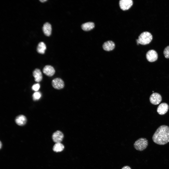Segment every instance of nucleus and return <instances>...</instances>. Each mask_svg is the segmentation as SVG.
<instances>
[{
    "instance_id": "16",
    "label": "nucleus",
    "mask_w": 169,
    "mask_h": 169,
    "mask_svg": "<svg viewBox=\"0 0 169 169\" xmlns=\"http://www.w3.org/2000/svg\"><path fill=\"white\" fill-rule=\"evenodd\" d=\"M46 49V46L45 44L43 42H39L37 48V51L39 53L43 54L45 53Z\"/></svg>"
},
{
    "instance_id": "18",
    "label": "nucleus",
    "mask_w": 169,
    "mask_h": 169,
    "mask_svg": "<svg viewBox=\"0 0 169 169\" xmlns=\"http://www.w3.org/2000/svg\"><path fill=\"white\" fill-rule=\"evenodd\" d=\"M41 96V93L39 92H34L33 95L32 97L33 99L34 100H39Z\"/></svg>"
},
{
    "instance_id": "1",
    "label": "nucleus",
    "mask_w": 169,
    "mask_h": 169,
    "mask_svg": "<svg viewBox=\"0 0 169 169\" xmlns=\"http://www.w3.org/2000/svg\"><path fill=\"white\" fill-rule=\"evenodd\" d=\"M155 143L159 145H165L169 142V127L163 125L157 129L152 137Z\"/></svg>"
},
{
    "instance_id": "9",
    "label": "nucleus",
    "mask_w": 169,
    "mask_h": 169,
    "mask_svg": "<svg viewBox=\"0 0 169 169\" xmlns=\"http://www.w3.org/2000/svg\"><path fill=\"white\" fill-rule=\"evenodd\" d=\"M169 106L168 104L165 103L160 104L158 107L157 111L160 115H163L165 114L168 111Z\"/></svg>"
},
{
    "instance_id": "19",
    "label": "nucleus",
    "mask_w": 169,
    "mask_h": 169,
    "mask_svg": "<svg viewBox=\"0 0 169 169\" xmlns=\"http://www.w3.org/2000/svg\"><path fill=\"white\" fill-rule=\"evenodd\" d=\"M163 54L166 58H169V46L166 47L164 49Z\"/></svg>"
},
{
    "instance_id": "17",
    "label": "nucleus",
    "mask_w": 169,
    "mask_h": 169,
    "mask_svg": "<svg viewBox=\"0 0 169 169\" xmlns=\"http://www.w3.org/2000/svg\"><path fill=\"white\" fill-rule=\"evenodd\" d=\"M64 148V146L61 143H57L54 146L53 150L54 152H58L62 151Z\"/></svg>"
},
{
    "instance_id": "6",
    "label": "nucleus",
    "mask_w": 169,
    "mask_h": 169,
    "mask_svg": "<svg viewBox=\"0 0 169 169\" xmlns=\"http://www.w3.org/2000/svg\"><path fill=\"white\" fill-rule=\"evenodd\" d=\"M53 87L57 89H61L64 86V83L63 81L59 78H56L54 79L52 81Z\"/></svg>"
},
{
    "instance_id": "21",
    "label": "nucleus",
    "mask_w": 169,
    "mask_h": 169,
    "mask_svg": "<svg viewBox=\"0 0 169 169\" xmlns=\"http://www.w3.org/2000/svg\"><path fill=\"white\" fill-rule=\"evenodd\" d=\"M121 169H131V168L129 166L126 165L123 167Z\"/></svg>"
},
{
    "instance_id": "3",
    "label": "nucleus",
    "mask_w": 169,
    "mask_h": 169,
    "mask_svg": "<svg viewBox=\"0 0 169 169\" xmlns=\"http://www.w3.org/2000/svg\"><path fill=\"white\" fill-rule=\"evenodd\" d=\"M148 145L147 139L145 138H142L136 140L134 144V148L136 150L141 151L145 149Z\"/></svg>"
},
{
    "instance_id": "2",
    "label": "nucleus",
    "mask_w": 169,
    "mask_h": 169,
    "mask_svg": "<svg viewBox=\"0 0 169 169\" xmlns=\"http://www.w3.org/2000/svg\"><path fill=\"white\" fill-rule=\"evenodd\" d=\"M153 36L148 31H145L141 33L137 39V44L146 45L149 43L152 40Z\"/></svg>"
},
{
    "instance_id": "10",
    "label": "nucleus",
    "mask_w": 169,
    "mask_h": 169,
    "mask_svg": "<svg viewBox=\"0 0 169 169\" xmlns=\"http://www.w3.org/2000/svg\"><path fill=\"white\" fill-rule=\"evenodd\" d=\"M42 71L46 75L49 77L53 76L55 72V70L54 67L50 65H46L43 68Z\"/></svg>"
},
{
    "instance_id": "5",
    "label": "nucleus",
    "mask_w": 169,
    "mask_h": 169,
    "mask_svg": "<svg viewBox=\"0 0 169 169\" xmlns=\"http://www.w3.org/2000/svg\"><path fill=\"white\" fill-rule=\"evenodd\" d=\"M146 57L149 62H152L156 61L158 58V54L154 50H149L146 54Z\"/></svg>"
},
{
    "instance_id": "20",
    "label": "nucleus",
    "mask_w": 169,
    "mask_h": 169,
    "mask_svg": "<svg viewBox=\"0 0 169 169\" xmlns=\"http://www.w3.org/2000/svg\"><path fill=\"white\" fill-rule=\"evenodd\" d=\"M40 85L39 83H37L34 84L32 86V89L34 91H36L39 89Z\"/></svg>"
},
{
    "instance_id": "7",
    "label": "nucleus",
    "mask_w": 169,
    "mask_h": 169,
    "mask_svg": "<svg viewBox=\"0 0 169 169\" xmlns=\"http://www.w3.org/2000/svg\"><path fill=\"white\" fill-rule=\"evenodd\" d=\"M133 3L132 0H121L119 2L120 7L123 10L128 9L132 6Z\"/></svg>"
},
{
    "instance_id": "8",
    "label": "nucleus",
    "mask_w": 169,
    "mask_h": 169,
    "mask_svg": "<svg viewBox=\"0 0 169 169\" xmlns=\"http://www.w3.org/2000/svg\"><path fill=\"white\" fill-rule=\"evenodd\" d=\"M63 138V134L59 131H57L54 132L52 135L53 140L55 143H61Z\"/></svg>"
},
{
    "instance_id": "22",
    "label": "nucleus",
    "mask_w": 169,
    "mask_h": 169,
    "mask_svg": "<svg viewBox=\"0 0 169 169\" xmlns=\"http://www.w3.org/2000/svg\"><path fill=\"white\" fill-rule=\"evenodd\" d=\"M46 0H40V1L42 2H44L46 1Z\"/></svg>"
},
{
    "instance_id": "15",
    "label": "nucleus",
    "mask_w": 169,
    "mask_h": 169,
    "mask_svg": "<svg viewBox=\"0 0 169 169\" xmlns=\"http://www.w3.org/2000/svg\"><path fill=\"white\" fill-rule=\"evenodd\" d=\"M95 27L94 23L92 22H88L83 24L81 26L82 29L85 31H88L93 29Z\"/></svg>"
},
{
    "instance_id": "14",
    "label": "nucleus",
    "mask_w": 169,
    "mask_h": 169,
    "mask_svg": "<svg viewBox=\"0 0 169 169\" xmlns=\"http://www.w3.org/2000/svg\"><path fill=\"white\" fill-rule=\"evenodd\" d=\"M15 121L16 124L18 125L22 126L26 123L27 119L24 116L21 115L17 116L15 119Z\"/></svg>"
},
{
    "instance_id": "23",
    "label": "nucleus",
    "mask_w": 169,
    "mask_h": 169,
    "mask_svg": "<svg viewBox=\"0 0 169 169\" xmlns=\"http://www.w3.org/2000/svg\"><path fill=\"white\" fill-rule=\"evenodd\" d=\"M2 146V143H1V141H0V149L1 148V147Z\"/></svg>"
},
{
    "instance_id": "11",
    "label": "nucleus",
    "mask_w": 169,
    "mask_h": 169,
    "mask_svg": "<svg viewBox=\"0 0 169 169\" xmlns=\"http://www.w3.org/2000/svg\"><path fill=\"white\" fill-rule=\"evenodd\" d=\"M33 75L34 77L35 81L37 82H40L42 79V72L38 69H36L34 70L33 72Z\"/></svg>"
},
{
    "instance_id": "13",
    "label": "nucleus",
    "mask_w": 169,
    "mask_h": 169,
    "mask_svg": "<svg viewBox=\"0 0 169 169\" xmlns=\"http://www.w3.org/2000/svg\"><path fill=\"white\" fill-rule=\"evenodd\" d=\"M42 30L44 34L46 36H50L52 31V27L51 24L48 22H46L43 25Z\"/></svg>"
},
{
    "instance_id": "4",
    "label": "nucleus",
    "mask_w": 169,
    "mask_h": 169,
    "mask_svg": "<svg viewBox=\"0 0 169 169\" xmlns=\"http://www.w3.org/2000/svg\"><path fill=\"white\" fill-rule=\"evenodd\" d=\"M150 102L152 104L156 105L160 103L162 100V97L159 93H154L150 96L149 98Z\"/></svg>"
},
{
    "instance_id": "12",
    "label": "nucleus",
    "mask_w": 169,
    "mask_h": 169,
    "mask_svg": "<svg viewBox=\"0 0 169 169\" xmlns=\"http://www.w3.org/2000/svg\"><path fill=\"white\" fill-rule=\"evenodd\" d=\"M115 46V44L113 41H108L104 43L103 45V47L104 50L109 51L113 50Z\"/></svg>"
}]
</instances>
